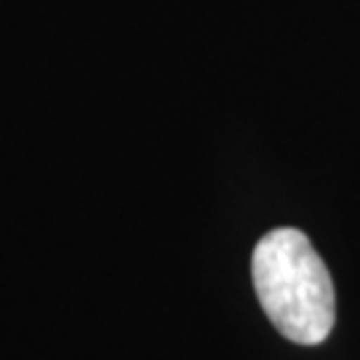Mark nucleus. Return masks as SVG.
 Listing matches in <instances>:
<instances>
[{"instance_id": "obj_1", "label": "nucleus", "mask_w": 360, "mask_h": 360, "mask_svg": "<svg viewBox=\"0 0 360 360\" xmlns=\"http://www.w3.org/2000/svg\"><path fill=\"white\" fill-rule=\"evenodd\" d=\"M251 278L270 323L296 345H321L336 321L328 267L296 227L270 230L254 248Z\"/></svg>"}]
</instances>
